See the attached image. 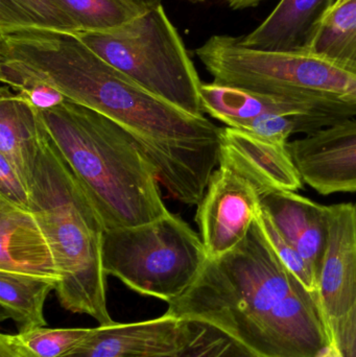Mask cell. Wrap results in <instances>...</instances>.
<instances>
[{
  "label": "cell",
  "mask_w": 356,
  "mask_h": 357,
  "mask_svg": "<svg viewBox=\"0 0 356 357\" xmlns=\"http://www.w3.org/2000/svg\"><path fill=\"white\" fill-rule=\"evenodd\" d=\"M225 1L233 10H245V8H254L265 0H225Z\"/></svg>",
  "instance_id": "27"
},
{
  "label": "cell",
  "mask_w": 356,
  "mask_h": 357,
  "mask_svg": "<svg viewBox=\"0 0 356 357\" xmlns=\"http://www.w3.org/2000/svg\"><path fill=\"white\" fill-rule=\"evenodd\" d=\"M40 115L106 230L148 224L169 212L156 169L129 132L68 98Z\"/></svg>",
  "instance_id": "3"
},
{
  "label": "cell",
  "mask_w": 356,
  "mask_h": 357,
  "mask_svg": "<svg viewBox=\"0 0 356 357\" xmlns=\"http://www.w3.org/2000/svg\"><path fill=\"white\" fill-rule=\"evenodd\" d=\"M311 50L356 73V0L338 2L325 15Z\"/></svg>",
  "instance_id": "19"
},
{
  "label": "cell",
  "mask_w": 356,
  "mask_h": 357,
  "mask_svg": "<svg viewBox=\"0 0 356 357\" xmlns=\"http://www.w3.org/2000/svg\"><path fill=\"white\" fill-rule=\"evenodd\" d=\"M207 259L201 235L169 211L148 224L105 233V273L169 304L192 287Z\"/></svg>",
  "instance_id": "7"
},
{
  "label": "cell",
  "mask_w": 356,
  "mask_h": 357,
  "mask_svg": "<svg viewBox=\"0 0 356 357\" xmlns=\"http://www.w3.org/2000/svg\"><path fill=\"white\" fill-rule=\"evenodd\" d=\"M255 220L271 245L272 249L274 250L282 264L286 266V270L319 302L320 305L324 310L323 303L320 297L319 279H318L313 266L297 251L296 248L292 243L286 241V237L278 230L277 227L272 220L271 216L265 211L263 206H261V209H259Z\"/></svg>",
  "instance_id": "23"
},
{
  "label": "cell",
  "mask_w": 356,
  "mask_h": 357,
  "mask_svg": "<svg viewBox=\"0 0 356 357\" xmlns=\"http://www.w3.org/2000/svg\"><path fill=\"white\" fill-rule=\"evenodd\" d=\"M0 357H21L2 335H0Z\"/></svg>",
  "instance_id": "29"
},
{
  "label": "cell",
  "mask_w": 356,
  "mask_h": 357,
  "mask_svg": "<svg viewBox=\"0 0 356 357\" xmlns=\"http://www.w3.org/2000/svg\"><path fill=\"white\" fill-rule=\"evenodd\" d=\"M129 1L141 8L142 10H146L159 6V4H162V0H129Z\"/></svg>",
  "instance_id": "30"
},
{
  "label": "cell",
  "mask_w": 356,
  "mask_h": 357,
  "mask_svg": "<svg viewBox=\"0 0 356 357\" xmlns=\"http://www.w3.org/2000/svg\"><path fill=\"white\" fill-rule=\"evenodd\" d=\"M219 165L248 180L261 199L276 191L297 192L304 185L288 146L233 128H223Z\"/></svg>",
  "instance_id": "11"
},
{
  "label": "cell",
  "mask_w": 356,
  "mask_h": 357,
  "mask_svg": "<svg viewBox=\"0 0 356 357\" xmlns=\"http://www.w3.org/2000/svg\"><path fill=\"white\" fill-rule=\"evenodd\" d=\"M82 31L116 29L141 14L129 0H59Z\"/></svg>",
  "instance_id": "22"
},
{
  "label": "cell",
  "mask_w": 356,
  "mask_h": 357,
  "mask_svg": "<svg viewBox=\"0 0 356 357\" xmlns=\"http://www.w3.org/2000/svg\"><path fill=\"white\" fill-rule=\"evenodd\" d=\"M77 37L107 63L157 98L196 117L204 116L202 82L162 4L105 31Z\"/></svg>",
  "instance_id": "6"
},
{
  "label": "cell",
  "mask_w": 356,
  "mask_h": 357,
  "mask_svg": "<svg viewBox=\"0 0 356 357\" xmlns=\"http://www.w3.org/2000/svg\"><path fill=\"white\" fill-rule=\"evenodd\" d=\"M340 1H345V0H339L338 2H340ZM338 2H336V3H338Z\"/></svg>",
  "instance_id": "31"
},
{
  "label": "cell",
  "mask_w": 356,
  "mask_h": 357,
  "mask_svg": "<svg viewBox=\"0 0 356 357\" xmlns=\"http://www.w3.org/2000/svg\"><path fill=\"white\" fill-rule=\"evenodd\" d=\"M196 1H205V0H196Z\"/></svg>",
  "instance_id": "32"
},
{
  "label": "cell",
  "mask_w": 356,
  "mask_h": 357,
  "mask_svg": "<svg viewBox=\"0 0 356 357\" xmlns=\"http://www.w3.org/2000/svg\"><path fill=\"white\" fill-rule=\"evenodd\" d=\"M302 289L255 220L233 251L207 259L167 314L217 327L258 357H299L298 323L288 301Z\"/></svg>",
  "instance_id": "2"
},
{
  "label": "cell",
  "mask_w": 356,
  "mask_h": 357,
  "mask_svg": "<svg viewBox=\"0 0 356 357\" xmlns=\"http://www.w3.org/2000/svg\"><path fill=\"white\" fill-rule=\"evenodd\" d=\"M0 272L60 280L49 241L35 214L1 197Z\"/></svg>",
  "instance_id": "13"
},
{
  "label": "cell",
  "mask_w": 356,
  "mask_h": 357,
  "mask_svg": "<svg viewBox=\"0 0 356 357\" xmlns=\"http://www.w3.org/2000/svg\"><path fill=\"white\" fill-rule=\"evenodd\" d=\"M261 206L286 241L313 266L319 279L330 233L328 206L296 191L269 193L261 199Z\"/></svg>",
  "instance_id": "14"
},
{
  "label": "cell",
  "mask_w": 356,
  "mask_h": 357,
  "mask_svg": "<svg viewBox=\"0 0 356 357\" xmlns=\"http://www.w3.org/2000/svg\"><path fill=\"white\" fill-rule=\"evenodd\" d=\"M196 54L215 83L300 100L341 121L356 119V73L325 54L254 50L229 35L212 36Z\"/></svg>",
  "instance_id": "5"
},
{
  "label": "cell",
  "mask_w": 356,
  "mask_h": 357,
  "mask_svg": "<svg viewBox=\"0 0 356 357\" xmlns=\"http://www.w3.org/2000/svg\"><path fill=\"white\" fill-rule=\"evenodd\" d=\"M316 357H345L341 352L338 344L336 341L330 342L325 348L321 350L319 354Z\"/></svg>",
  "instance_id": "28"
},
{
  "label": "cell",
  "mask_w": 356,
  "mask_h": 357,
  "mask_svg": "<svg viewBox=\"0 0 356 357\" xmlns=\"http://www.w3.org/2000/svg\"><path fill=\"white\" fill-rule=\"evenodd\" d=\"M330 233L319 275L320 297L332 321L356 302V204L328 206Z\"/></svg>",
  "instance_id": "12"
},
{
  "label": "cell",
  "mask_w": 356,
  "mask_h": 357,
  "mask_svg": "<svg viewBox=\"0 0 356 357\" xmlns=\"http://www.w3.org/2000/svg\"><path fill=\"white\" fill-rule=\"evenodd\" d=\"M44 126L40 111L8 86L0 89V156L29 185L39 156Z\"/></svg>",
  "instance_id": "17"
},
{
  "label": "cell",
  "mask_w": 356,
  "mask_h": 357,
  "mask_svg": "<svg viewBox=\"0 0 356 357\" xmlns=\"http://www.w3.org/2000/svg\"><path fill=\"white\" fill-rule=\"evenodd\" d=\"M192 323L165 312L154 320L111 323L93 328L88 339L64 357H165L179 351Z\"/></svg>",
  "instance_id": "10"
},
{
  "label": "cell",
  "mask_w": 356,
  "mask_h": 357,
  "mask_svg": "<svg viewBox=\"0 0 356 357\" xmlns=\"http://www.w3.org/2000/svg\"><path fill=\"white\" fill-rule=\"evenodd\" d=\"M200 96L203 112L233 129H240L245 123L267 114H326L300 100L215 82L202 83Z\"/></svg>",
  "instance_id": "16"
},
{
  "label": "cell",
  "mask_w": 356,
  "mask_h": 357,
  "mask_svg": "<svg viewBox=\"0 0 356 357\" xmlns=\"http://www.w3.org/2000/svg\"><path fill=\"white\" fill-rule=\"evenodd\" d=\"M29 193L31 211L49 241L60 275L54 291L61 305L92 317L100 326L111 324L102 264L106 227L45 128Z\"/></svg>",
  "instance_id": "4"
},
{
  "label": "cell",
  "mask_w": 356,
  "mask_h": 357,
  "mask_svg": "<svg viewBox=\"0 0 356 357\" xmlns=\"http://www.w3.org/2000/svg\"><path fill=\"white\" fill-rule=\"evenodd\" d=\"M334 341L345 357H356V302L350 312L332 322Z\"/></svg>",
  "instance_id": "26"
},
{
  "label": "cell",
  "mask_w": 356,
  "mask_h": 357,
  "mask_svg": "<svg viewBox=\"0 0 356 357\" xmlns=\"http://www.w3.org/2000/svg\"><path fill=\"white\" fill-rule=\"evenodd\" d=\"M21 29L79 33L59 0H0V35Z\"/></svg>",
  "instance_id": "20"
},
{
  "label": "cell",
  "mask_w": 356,
  "mask_h": 357,
  "mask_svg": "<svg viewBox=\"0 0 356 357\" xmlns=\"http://www.w3.org/2000/svg\"><path fill=\"white\" fill-rule=\"evenodd\" d=\"M261 206V195L248 180L229 167L219 165L196 215L208 259H217L233 251L246 238Z\"/></svg>",
  "instance_id": "8"
},
{
  "label": "cell",
  "mask_w": 356,
  "mask_h": 357,
  "mask_svg": "<svg viewBox=\"0 0 356 357\" xmlns=\"http://www.w3.org/2000/svg\"><path fill=\"white\" fill-rule=\"evenodd\" d=\"M0 62L44 82L131 134L169 195L199 205L219 165L223 128L157 98L92 52L77 33L21 29L0 35Z\"/></svg>",
  "instance_id": "1"
},
{
  "label": "cell",
  "mask_w": 356,
  "mask_h": 357,
  "mask_svg": "<svg viewBox=\"0 0 356 357\" xmlns=\"http://www.w3.org/2000/svg\"><path fill=\"white\" fill-rule=\"evenodd\" d=\"M0 197L8 199L15 206L31 211L29 185L2 156H0Z\"/></svg>",
  "instance_id": "25"
},
{
  "label": "cell",
  "mask_w": 356,
  "mask_h": 357,
  "mask_svg": "<svg viewBox=\"0 0 356 357\" xmlns=\"http://www.w3.org/2000/svg\"><path fill=\"white\" fill-rule=\"evenodd\" d=\"M288 150L305 184L320 195L356 192V119L293 140Z\"/></svg>",
  "instance_id": "9"
},
{
  "label": "cell",
  "mask_w": 356,
  "mask_h": 357,
  "mask_svg": "<svg viewBox=\"0 0 356 357\" xmlns=\"http://www.w3.org/2000/svg\"><path fill=\"white\" fill-rule=\"evenodd\" d=\"M190 323L185 345L173 356L165 357H258L217 327L196 321Z\"/></svg>",
  "instance_id": "24"
},
{
  "label": "cell",
  "mask_w": 356,
  "mask_h": 357,
  "mask_svg": "<svg viewBox=\"0 0 356 357\" xmlns=\"http://www.w3.org/2000/svg\"><path fill=\"white\" fill-rule=\"evenodd\" d=\"M93 328H39L2 335L21 357H64L79 347Z\"/></svg>",
  "instance_id": "21"
},
{
  "label": "cell",
  "mask_w": 356,
  "mask_h": 357,
  "mask_svg": "<svg viewBox=\"0 0 356 357\" xmlns=\"http://www.w3.org/2000/svg\"><path fill=\"white\" fill-rule=\"evenodd\" d=\"M58 282L52 279L0 272V320H12L19 333L44 327V304Z\"/></svg>",
  "instance_id": "18"
},
{
  "label": "cell",
  "mask_w": 356,
  "mask_h": 357,
  "mask_svg": "<svg viewBox=\"0 0 356 357\" xmlns=\"http://www.w3.org/2000/svg\"><path fill=\"white\" fill-rule=\"evenodd\" d=\"M339 0H280L251 33L240 37L242 45L259 50H311L325 15Z\"/></svg>",
  "instance_id": "15"
}]
</instances>
